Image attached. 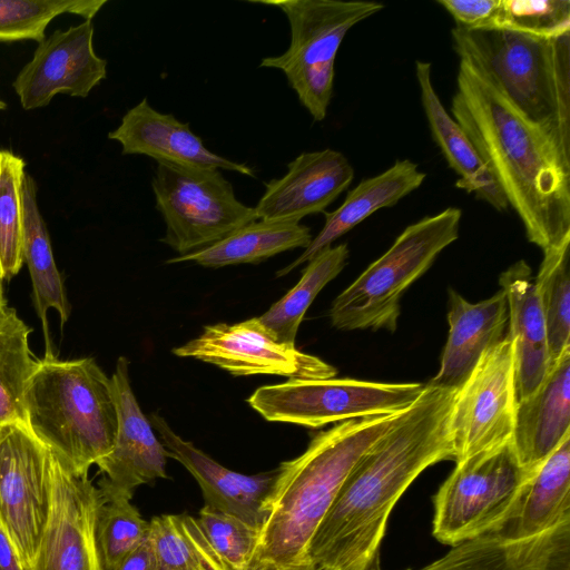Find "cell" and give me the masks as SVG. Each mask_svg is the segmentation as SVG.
<instances>
[{
  "label": "cell",
  "instance_id": "13",
  "mask_svg": "<svg viewBox=\"0 0 570 570\" xmlns=\"http://www.w3.org/2000/svg\"><path fill=\"white\" fill-rule=\"evenodd\" d=\"M180 357L214 364L233 375L275 374L288 380L330 379L336 368L317 356L281 343L258 317L206 325L203 333L175 347Z\"/></svg>",
  "mask_w": 570,
  "mask_h": 570
},
{
  "label": "cell",
  "instance_id": "9",
  "mask_svg": "<svg viewBox=\"0 0 570 570\" xmlns=\"http://www.w3.org/2000/svg\"><path fill=\"white\" fill-rule=\"evenodd\" d=\"M529 475L510 442L456 462L432 497V534L454 547L498 528L514 507Z\"/></svg>",
  "mask_w": 570,
  "mask_h": 570
},
{
  "label": "cell",
  "instance_id": "31",
  "mask_svg": "<svg viewBox=\"0 0 570 570\" xmlns=\"http://www.w3.org/2000/svg\"><path fill=\"white\" fill-rule=\"evenodd\" d=\"M149 524L159 570H232L213 549L196 518L163 514Z\"/></svg>",
  "mask_w": 570,
  "mask_h": 570
},
{
  "label": "cell",
  "instance_id": "33",
  "mask_svg": "<svg viewBox=\"0 0 570 570\" xmlns=\"http://www.w3.org/2000/svg\"><path fill=\"white\" fill-rule=\"evenodd\" d=\"M24 160L10 150H0V274L10 281L23 264Z\"/></svg>",
  "mask_w": 570,
  "mask_h": 570
},
{
  "label": "cell",
  "instance_id": "42",
  "mask_svg": "<svg viewBox=\"0 0 570 570\" xmlns=\"http://www.w3.org/2000/svg\"><path fill=\"white\" fill-rule=\"evenodd\" d=\"M7 107L6 102L0 98V110Z\"/></svg>",
  "mask_w": 570,
  "mask_h": 570
},
{
  "label": "cell",
  "instance_id": "40",
  "mask_svg": "<svg viewBox=\"0 0 570 570\" xmlns=\"http://www.w3.org/2000/svg\"><path fill=\"white\" fill-rule=\"evenodd\" d=\"M0 570H26L18 551L0 521Z\"/></svg>",
  "mask_w": 570,
  "mask_h": 570
},
{
  "label": "cell",
  "instance_id": "41",
  "mask_svg": "<svg viewBox=\"0 0 570 570\" xmlns=\"http://www.w3.org/2000/svg\"><path fill=\"white\" fill-rule=\"evenodd\" d=\"M2 278H1V274H0V308H2L3 306L7 305V302L4 299V296H3V286H2Z\"/></svg>",
  "mask_w": 570,
  "mask_h": 570
},
{
  "label": "cell",
  "instance_id": "3",
  "mask_svg": "<svg viewBox=\"0 0 570 570\" xmlns=\"http://www.w3.org/2000/svg\"><path fill=\"white\" fill-rule=\"evenodd\" d=\"M401 413L336 423L279 464L246 570H315L309 547L320 524L355 464Z\"/></svg>",
  "mask_w": 570,
  "mask_h": 570
},
{
  "label": "cell",
  "instance_id": "5",
  "mask_svg": "<svg viewBox=\"0 0 570 570\" xmlns=\"http://www.w3.org/2000/svg\"><path fill=\"white\" fill-rule=\"evenodd\" d=\"M31 432L77 474L112 449L118 414L111 380L94 358L38 360L23 394Z\"/></svg>",
  "mask_w": 570,
  "mask_h": 570
},
{
  "label": "cell",
  "instance_id": "37",
  "mask_svg": "<svg viewBox=\"0 0 570 570\" xmlns=\"http://www.w3.org/2000/svg\"><path fill=\"white\" fill-rule=\"evenodd\" d=\"M205 537L232 570H246L259 530L243 519L207 505L196 518Z\"/></svg>",
  "mask_w": 570,
  "mask_h": 570
},
{
  "label": "cell",
  "instance_id": "14",
  "mask_svg": "<svg viewBox=\"0 0 570 570\" xmlns=\"http://www.w3.org/2000/svg\"><path fill=\"white\" fill-rule=\"evenodd\" d=\"M100 492L50 451V507L27 570H105L96 539Z\"/></svg>",
  "mask_w": 570,
  "mask_h": 570
},
{
  "label": "cell",
  "instance_id": "8",
  "mask_svg": "<svg viewBox=\"0 0 570 570\" xmlns=\"http://www.w3.org/2000/svg\"><path fill=\"white\" fill-rule=\"evenodd\" d=\"M151 189L166 226L159 240L178 255L205 248L258 219L217 168L157 163Z\"/></svg>",
  "mask_w": 570,
  "mask_h": 570
},
{
  "label": "cell",
  "instance_id": "6",
  "mask_svg": "<svg viewBox=\"0 0 570 570\" xmlns=\"http://www.w3.org/2000/svg\"><path fill=\"white\" fill-rule=\"evenodd\" d=\"M462 212L456 207L409 225L392 246L333 301L332 325L338 330L394 332L404 292L459 237Z\"/></svg>",
  "mask_w": 570,
  "mask_h": 570
},
{
  "label": "cell",
  "instance_id": "35",
  "mask_svg": "<svg viewBox=\"0 0 570 570\" xmlns=\"http://www.w3.org/2000/svg\"><path fill=\"white\" fill-rule=\"evenodd\" d=\"M107 0H0V41L45 39L52 19L62 13L91 20Z\"/></svg>",
  "mask_w": 570,
  "mask_h": 570
},
{
  "label": "cell",
  "instance_id": "17",
  "mask_svg": "<svg viewBox=\"0 0 570 570\" xmlns=\"http://www.w3.org/2000/svg\"><path fill=\"white\" fill-rule=\"evenodd\" d=\"M354 178L348 159L334 149L306 151L287 164V173L265 183V193L254 207L264 220L301 222L323 213Z\"/></svg>",
  "mask_w": 570,
  "mask_h": 570
},
{
  "label": "cell",
  "instance_id": "21",
  "mask_svg": "<svg viewBox=\"0 0 570 570\" xmlns=\"http://www.w3.org/2000/svg\"><path fill=\"white\" fill-rule=\"evenodd\" d=\"M570 434V347L530 396L517 402L510 444L530 475Z\"/></svg>",
  "mask_w": 570,
  "mask_h": 570
},
{
  "label": "cell",
  "instance_id": "10",
  "mask_svg": "<svg viewBox=\"0 0 570 570\" xmlns=\"http://www.w3.org/2000/svg\"><path fill=\"white\" fill-rule=\"evenodd\" d=\"M424 386L347 377L288 380L258 387L247 402L267 421L318 429L352 419L403 412L417 400Z\"/></svg>",
  "mask_w": 570,
  "mask_h": 570
},
{
  "label": "cell",
  "instance_id": "39",
  "mask_svg": "<svg viewBox=\"0 0 570 570\" xmlns=\"http://www.w3.org/2000/svg\"><path fill=\"white\" fill-rule=\"evenodd\" d=\"M114 570H159L158 557L150 531L147 538L128 553Z\"/></svg>",
  "mask_w": 570,
  "mask_h": 570
},
{
  "label": "cell",
  "instance_id": "11",
  "mask_svg": "<svg viewBox=\"0 0 570 570\" xmlns=\"http://www.w3.org/2000/svg\"><path fill=\"white\" fill-rule=\"evenodd\" d=\"M515 404L513 347L507 334L483 353L468 380L454 392L450 414L454 462L508 444Z\"/></svg>",
  "mask_w": 570,
  "mask_h": 570
},
{
  "label": "cell",
  "instance_id": "7",
  "mask_svg": "<svg viewBox=\"0 0 570 570\" xmlns=\"http://www.w3.org/2000/svg\"><path fill=\"white\" fill-rule=\"evenodd\" d=\"M291 42L279 56L262 59L259 67L279 69L314 121H322L333 95L334 66L340 46L355 24L384 9L373 1L279 0Z\"/></svg>",
  "mask_w": 570,
  "mask_h": 570
},
{
  "label": "cell",
  "instance_id": "38",
  "mask_svg": "<svg viewBox=\"0 0 570 570\" xmlns=\"http://www.w3.org/2000/svg\"><path fill=\"white\" fill-rule=\"evenodd\" d=\"M501 0H438L463 30H492Z\"/></svg>",
  "mask_w": 570,
  "mask_h": 570
},
{
  "label": "cell",
  "instance_id": "36",
  "mask_svg": "<svg viewBox=\"0 0 570 570\" xmlns=\"http://www.w3.org/2000/svg\"><path fill=\"white\" fill-rule=\"evenodd\" d=\"M494 29L546 39L570 35V1L501 0Z\"/></svg>",
  "mask_w": 570,
  "mask_h": 570
},
{
  "label": "cell",
  "instance_id": "19",
  "mask_svg": "<svg viewBox=\"0 0 570 570\" xmlns=\"http://www.w3.org/2000/svg\"><path fill=\"white\" fill-rule=\"evenodd\" d=\"M150 424L158 432L168 458L177 460L195 478L205 505L261 529L264 520L262 504L273 485L276 469L255 475L232 471L181 439L159 414L150 415Z\"/></svg>",
  "mask_w": 570,
  "mask_h": 570
},
{
  "label": "cell",
  "instance_id": "27",
  "mask_svg": "<svg viewBox=\"0 0 570 570\" xmlns=\"http://www.w3.org/2000/svg\"><path fill=\"white\" fill-rule=\"evenodd\" d=\"M311 229L299 222L257 219L223 239L193 253L167 259V264L193 262L205 267L257 264L279 253L306 248Z\"/></svg>",
  "mask_w": 570,
  "mask_h": 570
},
{
  "label": "cell",
  "instance_id": "4",
  "mask_svg": "<svg viewBox=\"0 0 570 570\" xmlns=\"http://www.w3.org/2000/svg\"><path fill=\"white\" fill-rule=\"evenodd\" d=\"M460 59L480 68L538 127L570 167V35L546 39L509 30H451Z\"/></svg>",
  "mask_w": 570,
  "mask_h": 570
},
{
  "label": "cell",
  "instance_id": "25",
  "mask_svg": "<svg viewBox=\"0 0 570 570\" xmlns=\"http://www.w3.org/2000/svg\"><path fill=\"white\" fill-rule=\"evenodd\" d=\"M415 73L421 102L432 137L449 166L459 175L455 186L490 204L498 212L509 204L489 166L462 127L443 107L431 78V62L417 60Z\"/></svg>",
  "mask_w": 570,
  "mask_h": 570
},
{
  "label": "cell",
  "instance_id": "18",
  "mask_svg": "<svg viewBox=\"0 0 570 570\" xmlns=\"http://www.w3.org/2000/svg\"><path fill=\"white\" fill-rule=\"evenodd\" d=\"M108 138L121 145L124 155H145L157 163L184 167L217 168L255 178L254 169L207 149L187 122L154 109L147 98L130 108Z\"/></svg>",
  "mask_w": 570,
  "mask_h": 570
},
{
  "label": "cell",
  "instance_id": "16",
  "mask_svg": "<svg viewBox=\"0 0 570 570\" xmlns=\"http://www.w3.org/2000/svg\"><path fill=\"white\" fill-rule=\"evenodd\" d=\"M110 380L118 428L111 451L96 463L104 474L98 488L131 499L137 487L167 478L168 454L136 400L126 357L118 358Z\"/></svg>",
  "mask_w": 570,
  "mask_h": 570
},
{
  "label": "cell",
  "instance_id": "43",
  "mask_svg": "<svg viewBox=\"0 0 570 570\" xmlns=\"http://www.w3.org/2000/svg\"><path fill=\"white\" fill-rule=\"evenodd\" d=\"M373 570H381V566H379V567L374 568ZM405 570H412V569H411V568H407V569H405Z\"/></svg>",
  "mask_w": 570,
  "mask_h": 570
},
{
  "label": "cell",
  "instance_id": "28",
  "mask_svg": "<svg viewBox=\"0 0 570 570\" xmlns=\"http://www.w3.org/2000/svg\"><path fill=\"white\" fill-rule=\"evenodd\" d=\"M22 199L23 263L27 264L30 273L35 306L46 336V354H52L50 351L47 312L49 308L56 309L62 326L69 318L70 304L55 262L47 226L38 207L37 186L33 178L27 173L22 183Z\"/></svg>",
  "mask_w": 570,
  "mask_h": 570
},
{
  "label": "cell",
  "instance_id": "12",
  "mask_svg": "<svg viewBox=\"0 0 570 570\" xmlns=\"http://www.w3.org/2000/svg\"><path fill=\"white\" fill-rule=\"evenodd\" d=\"M50 507V450L26 422L0 423V521L27 570Z\"/></svg>",
  "mask_w": 570,
  "mask_h": 570
},
{
  "label": "cell",
  "instance_id": "32",
  "mask_svg": "<svg viewBox=\"0 0 570 570\" xmlns=\"http://www.w3.org/2000/svg\"><path fill=\"white\" fill-rule=\"evenodd\" d=\"M570 240L543 250L534 277L535 292L543 314L550 366L570 347Z\"/></svg>",
  "mask_w": 570,
  "mask_h": 570
},
{
  "label": "cell",
  "instance_id": "29",
  "mask_svg": "<svg viewBox=\"0 0 570 570\" xmlns=\"http://www.w3.org/2000/svg\"><path fill=\"white\" fill-rule=\"evenodd\" d=\"M347 257L346 244L331 246L317 254L303 269L298 283L259 316L278 342L295 345L307 308L323 287L342 272Z\"/></svg>",
  "mask_w": 570,
  "mask_h": 570
},
{
  "label": "cell",
  "instance_id": "26",
  "mask_svg": "<svg viewBox=\"0 0 570 570\" xmlns=\"http://www.w3.org/2000/svg\"><path fill=\"white\" fill-rule=\"evenodd\" d=\"M567 520H570V434L529 475L510 513L489 533L527 538Z\"/></svg>",
  "mask_w": 570,
  "mask_h": 570
},
{
  "label": "cell",
  "instance_id": "22",
  "mask_svg": "<svg viewBox=\"0 0 570 570\" xmlns=\"http://www.w3.org/2000/svg\"><path fill=\"white\" fill-rule=\"evenodd\" d=\"M508 320V301L502 289L475 304L450 289L449 336L440 370L428 384L456 391L468 380L483 353L507 335Z\"/></svg>",
  "mask_w": 570,
  "mask_h": 570
},
{
  "label": "cell",
  "instance_id": "20",
  "mask_svg": "<svg viewBox=\"0 0 570 570\" xmlns=\"http://www.w3.org/2000/svg\"><path fill=\"white\" fill-rule=\"evenodd\" d=\"M420 570H570V520L527 538L482 534Z\"/></svg>",
  "mask_w": 570,
  "mask_h": 570
},
{
  "label": "cell",
  "instance_id": "23",
  "mask_svg": "<svg viewBox=\"0 0 570 570\" xmlns=\"http://www.w3.org/2000/svg\"><path fill=\"white\" fill-rule=\"evenodd\" d=\"M509 309L507 334L514 361V394L519 402L533 394L543 382L550 358L543 314L531 267L518 261L499 277Z\"/></svg>",
  "mask_w": 570,
  "mask_h": 570
},
{
  "label": "cell",
  "instance_id": "2",
  "mask_svg": "<svg viewBox=\"0 0 570 570\" xmlns=\"http://www.w3.org/2000/svg\"><path fill=\"white\" fill-rule=\"evenodd\" d=\"M451 114L542 252L570 240V167L480 68L460 59Z\"/></svg>",
  "mask_w": 570,
  "mask_h": 570
},
{
  "label": "cell",
  "instance_id": "34",
  "mask_svg": "<svg viewBox=\"0 0 570 570\" xmlns=\"http://www.w3.org/2000/svg\"><path fill=\"white\" fill-rule=\"evenodd\" d=\"M99 489V488H98ZM100 492L96 539L105 570L115 567L149 534L150 524L131 504L130 498Z\"/></svg>",
  "mask_w": 570,
  "mask_h": 570
},
{
  "label": "cell",
  "instance_id": "1",
  "mask_svg": "<svg viewBox=\"0 0 570 570\" xmlns=\"http://www.w3.org/2000/svg\"><path fill=\"white\" fill-rule=\"evenodd\" d=\"M453 390L425 384L417 400L355 464L309 547L315 570H373L389 518L428 468L455 460Z\"/></svg>",
  "mask_w": 570,
  "mask_h": 570
},
{
  "label": "cell",
  "instance_id": "15",
  "mask_svg": "<svg viewBox=\"0 0 570 570\" xmlns=\"http://www.w3.org/2000/svg\"><path fill=\"white\" fill-rule=\"evenodd\" d=\"M92 40V21L83 20L40 41L12 83L22 108L46 107L57 94L86 98L107 77Z\"/></svg>",
  "mask_w": 570,
  "mask_h": 570
},
{
  "label": "cell",
  "instance_id": "24",
  "mask_svg": "<svg viewBox=\"0 0 570 570\" xmlns=\"http://www.w3.org/2000/svg\"><path fill=\"white\" fill-rule=\"evenodd\" d=\"M425 177V173L419 169L417 164L410 159H397L383 173L361 180L356 187L348 190L338 208L324 214L325 223L318 234L312 238L303 253L294 262L279 269L276 276H284L298 265L308 263L379 209L394 206L417 189Z\"/></svg>",
  "mask_w": 570,
  "mask_h": 570
},
{
  "label": "cell",
  "instance_id": "30",
  "mask_svg": "<svg viewBox=\"0 0 570 570\" xmlns=\"http://www.w3.org/2000/svg\"><path fill=\"white\" fill-rule=\"evenodd\" d=\"M30 333L14 308H0V423L24 422L23 394L38 364L29 347Z\"/></svg>",
  "mask_w": 570,
  "mask_h": 570
}]
</instances>
